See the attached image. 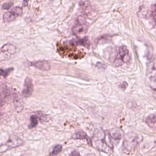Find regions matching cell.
Segmentation results:
<instances>
[{"mask_svg":"<svg viewBox=\"0 0 156 156\" xmlns=\"http://www.w3.org/2000/svg\"><path fill=\"white\" fill-rule=\"evenodd\" d=\"M142 136L135 133H129L125 137L123 141V147L128 151L133 150L141 142Z\"/></svg>","mask_w":156,"mask_h":156,"instance_id":"6da1fadb","label":"cell"},{"mask_svg":"<svg viewBox=\"0 0 156 156\" xmlns=\"http://www.w3.org/2000/svg\"><path fill=\"white\" fill-rule=\"evenodd\" d=\"M130 59L129 51L126 46H120L119 49L118 54L114 61L115 66H119L129 61Z\"/></svg>","mask_w":156,"mask_h":156,"instance_id":"7a4b0ae2","label":"cell"},{"mask_svg":"<svg viewBox=\"0 0 156 156\" xmlns=\"http://www.w3.org/2000/svg\"><path fill=\"white\" fill-rule=\"evenodd\" d=\"M87 24L86 20L83 16H79L73 27L74 34L76 35L85 34L87 30Z\"/></svg>","mask_w":156,"mask_h":156,"instance_id":"3957f363","label":"cell"},{"mask_svg":"<svg viewBox=\"0 0 156 156\" xmlns=\"http://www.w3.org/2000/svg\"><path fill=\"white\" fill-rule=\"evenodd\" d=\"M23 14V9L20 7H14L10 10L3 14V20L5 22H10L14 20L17 17L21 16Z\"/></svg>","mask_w":156,"mask_h":156,"instance_id":"277c9868","label":"cell"},{"mask_svg":"<svg viewBox=\"0 0 156 156\" xmlns=\"http://www.w3.org/2000/svg\"><path fill=\"white\" fill-rule=\"evenodd\" d=\"M16 48L13 44H7L2 47L0 59L1 61L9 59L16 53Z\"/></svg>","mask_w":156,"mask_h":156,"instance_id":"5b68a950","label":"cell"},{"mask_svg":"<svg viewBox=\"0 0 156 156\" xmlns=\"http://www.w3.org/2000/svg\"><path fill=\"white\" fill-rule=\"evenodd\" d=\"M33 90L34 85L32 80L31 78L27 77L24 81L23 89L22 92L23 96L26 98L30 97L32 94Z\"/></svg>","mask_w":156,"mask_h":156,"instance_id":"8992f818","label":"cell"},{"mask_svg":"<svg viewBox=\"0 0 156 156\" xmlns=\"http://www.w3.org/2000/svg\"><path fill=\"white\" fill-rule=\"evenodd\" d=\"M31 65L42 71H49L51 69V64L47 61H39L31 63Z\"/></svg>","mask_w":156,"mask_h":156,"instance_id":"52a82bcc","label":"cell"},{"mask_svg":"<svg viewBox=\"0 0 156 156\" xmlns=\"http://www.w3.org/2000/svg\"><path fill=\"white\" fill-rule=\"evenodd\" d=\"M105 136L99 138L96 141V145L98 150L104 152H108V146L105 140Z\"/></svg>","mask_w":156,"mask_h":156,"instance_id":"ba28073f","label":"cell"},{"mask_svg":"<svg viewBox=\"0 0 156 156\" xmlns=\"http://www.w3.org/2000/svg\"><path fill=\"white\" fill-rule=\"evenodd\" d=\"M112 139L115 140H119L123 137L124 133L122 129L119 128H115L109 132Z\"/></svg>","mask_w":156,"mask_h":156,"instance_id":"9c48e42d","label":"cell"},{"mask_svg":"<svg viewBox=\"0 0 156 156\" xmlns=\"http://www.w3.org/2000/svg\"><path fill=\"white\" fill-rule=\"evenodd\" d=\"M74 138L77 139L86 140L87 144L90 146H92V140L88 136H87L85 132L82 130L77 131L75 134Z\"/></svg>","mask_w":156,"mask_h":156,"instance_id":"30bf717a","label":"cell"},{"mask_svg":"<svg viewBox=\"0 0 156 156\" xmlns=\"http://www.w3.org/2000/svg\"><path fill=\"white\" fill-rule=\"evenodd\" d=\"M145 122L147 125L153 129H156V115L152 114L146 118Z\"/></svg>","mask_w":156,"mask_h":156,"instance_id":"8fae6325","label":"cell"},{"mask_svg":"<svg viewBox=\"0 0 156 156\" xmlns=\"http://www.w3.org/2000/svg\"><path fill=\"white\" fill-rule=\"evenodd\" d=\"M72 43L83 45L87 48L89 47V45H90V43H89V40L87 37H85L83 39L74 40L72 41Z\"/></svg>","mask_w":156,"mask_h":156,"instance_id":"7c38bea8","label":"cell"},{"mask_svg":"<svg viewBox=\"0 0 156 156\" xmlns=\"http://www.w3.org/2000/svg\"><path fill=\"white\" fill-rule=\"evenodd\" d=\"M31 123L29 125V128L30 129L35 127L38 125V121L36 116L33 115L30 117Z\"/></svg>","mask_w":156,"mask_h":156,"instance_id":"4fadbf2b","label":"cell"},{"mask_svg":"<svg viewBox=\"0 0 156 156\" xmlns=\"http://www.w3.org/2000/svg\"><path fill=\"white\" fill-rule=\"evenodd\" d=\"M14 69L12 67L8 68V69H5V70H3V69H1V75L3 76L4 78H6V77L9 75L13 71Z\"/></svg>","mask_w":156,"mask_h":156,"instance_id":"5bb4252c","label":"cell"},{"mask_svg":"<svg viewBox=\"0 0 156 156\" xmlns=\"http://www.w3.org/2000/svg\"><path fill=\"white\" fill-rule=\"evenodd\" d=\"M62 150V145H57L54 147V148L52 152V156L53 155H56L60 153Z\"/></svg>","mask_w":156,"mask_h":156,"instance_id":"9a60e30c","label":"cell"},{"mask_svg":"<svg viewBox=\"0 0 156 156\" xmlns=\"http://www.w3.org/2000/svg\"><path fill=\"white\" fill-rule=\"evenodd\" d=\"M13 5V2H5L2 5V9L3 10H8L10 9Z\"/></svg>","mask_w":156,"mask_h":156,"instance_id":"2e32d148","label":"cell"},{"mask_svg":"<svg viewBox=\"0 0 156 156\" xmlns=\"http://www.w3.org/2000/svg\"><path fill=\"white\" fill-rule=\"evenodd\" d=\"M152 17L154 21L156 22V3L152 6Z\"/></svg>","mask_w":156,"mask_h":156,"instance_id":"e0dca14e","label":"cell"},{"mask_svg":"<svg viewBox=\"0 0 156 156\" xmlns=\"http://www.w3.org/2000/svg\"><path fill=\"white\" fill-rule=\"evenodd\" d=\"M96 66L99 69H105L107 68V66L102 62H98L96 64Z\"/></svg>","mask_w":156,"mask_h":156,"instance_id":"ac0fdd59","label":"cell"},{"mask_svg":"<svg viewBox=\"0 0 156 156\" xmlns=\"http://www.w3.org/2000/svg\"><path fill=\"white\" fill-rule=\"evenodd\" d=\"M128 86V84L127 83H126V82H124L123 83H122L121 84L119 85V87L120 88H122L123 90H125L126 88V87H127Z\"/></svg>","mask_w":156,"mask_h":156,"instance_id":"d6986e66","label":"cell"},{"mask_svg":"<svg viewBox=\"0 0 156 156\" xmlns=\"http://www.w3.org/2000/svg\"><path fill=\"white\" fill-rule=\"evenodd\" d=\"M69 156H81V155L78 151H74L73 152H71Z\"/></svg>","mask_w":156,"mask_h":156,"instance_id":"ffe728a7","label":"cell"}]
</instances>
